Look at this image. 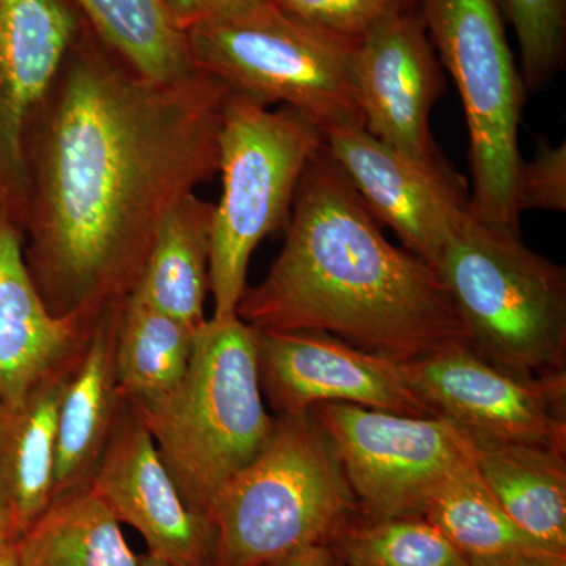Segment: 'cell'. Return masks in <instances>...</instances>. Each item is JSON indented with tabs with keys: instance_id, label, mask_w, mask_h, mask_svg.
<instances>
[{
	"instance_id": "obj_1",
	"label": "cell",
	"mask_w": 566,
	"mask_h": 566,
	"mask_svg": "<svg viewBox=\"0 0 566 566\" xmlns=\"http://www.w3.org/2000/svg\"><path fill=\"white\" fill-rule=\"evenodd\" d=\"M229 95L199 69L142 76L82 20L25 159V262L52 314L96 318L133 293L164 218L218 174Z\"/></svg>"
},
{
	"instance_id": "obj_2",
	"label": "cell",
	"mask_w": 566,
	"mask_h": 566,
	"mask_svg": "<svg viewBox=\"0 0 566 566\" xmlns=\"http://www.w3.org/2000/svg\"><path fill=\"white\" fill-rule=\"evenodd\" d=\"M285 230L270 273L238 305L252 329L326 334L398 364L468 345L438 271L387 240L323 145Z\"/></svg>"
},
{
	"instance_id": "obj_3",
	"label": "cell",
	"mask_w": 566,
	"mask_h": 566,
	"mask_svg": "<svg viewBox=\"0 0 566 566\" xmlns=\"http://www.w3.org/2000/svg\"><path fill=\"white\" fill-rule=\"evenodd\" d=\"M134 409L182 501L210 521L214 499L260 455L274 430L260 387L255 331L238 316L208 319L193 338L180 386Z\"/></svg>"
},
{
	"instance_id": "obj_4",
	"label": "cell",
	"mask_w": 566,
	"mask_h": 566,
	"mask_svg": "<svg viewBox=\"0 0 566 566\" xmlns=\"http://www.w3.org/2000/svg\"><path fill=\"white\" fill-rule=\"evenodd\" d=\"M360 516L340 458L312 411L277 416L260 455L212 502L214 566H266L331 546Z\"/></svg>"
},
{
	"instance_id": "obj_5",
	"label": "cell",
	"mask_w": 566,
	"mask_h": 566,
	"mask_svg": "<svg viewBox=\"0 0 566 566\" xmlns=\"http://www.w3.org/2000/svg\"><path fill=\"white\" fill-rule=\"evenodd\" d=\"M468 345L523 376L566 374V271L469 214L434 264Z\"/></svg>"
},
{
	"instance_id": "obj_6",
	"label": "cell",
	"mask_w": 566,
	"mask_h": 566,
	"mask_svg": "<svg viewBox=\"0 0 566 566\" xmlns=\"http://www.w3.org/2000/svg\"><path fill=\"white\" fill-rule=\"evenodd\" d=\"M323 133L303 112L230 93L219 132L221 202L211 230V319L237 318L249 262L264 238L286 229L294 193Z\"/></svg>"
},
{
	"instance_id": "obj_7",
	"label": "cell",
	"mask_w": 566,
	"mask_h": 566,
	"mask_svg": "<svg viewBox=\"0 0 566 566\" xmlns=\"http://www.w3.org/2000/svg\"><path fill=\"white\" fill-rule=\"evenodd\" d=\"M197 69L230 93L270 107H293L319 129L364 126L357 91V51L290 17L273 2L186 31Z\"/></svg>"
},
{
	"instance_id": "obj_8",
	"label": "cell",
	"mask_w": 566,
	"mask_h": 566,
	"mask_svg": "<svg viewBox=\"0 0 566 566\" xmlns=\"http://www.w3.org/2000/svg\"><path fill=\"white\" fill-rule=\"evenodd\" d=\"M442 65L455 81L469 129L471 214L521 234L515 178L521 163L523 77L506 41L497 0H416Z\"/></svg>"
},
{
	"instance_id": "obj_9",
	"label": "cell",
	"mask_w": 566,
	"mask_h": 566,
	"mask_svg": "<svg viewBox=\"0 0 566 566\" xmlns=\"http://www.w3.org/2000/svg\"><path fill=\"white\" fill-rule=\"evenodd\" d=\"M311 411L333 441L365 517L420 515L442 483L472 464L468 438L442 417L346 403Z\"/></svg>"
},
{
	"instance_id": "obj_10",
	"label": "cell",
	"mask_w": 566,
	"mask_h": 566,
	"mask_svg": "<svg viewBox=\"0 0 566 566\" xmlns=\"http://www.w3.org/2000/svg\"><path fill=\"white\" fill-rule=\"evenodd\" d=\"M401 367L434 416L455 424L469 441L566 453V374H512L465 344Z\"/></svg>"
},
{
	"instance_id": "obj_11",
	"label": "cell",
	"mask_w": 566,
	"mask_h": 566,
	"mask_svg": "<svg viewBox=\"0 0 566 566\" xmlns=\"http://www.w3.org/2000/svg\"><path fill=\"white\" fill-rule=\"evenodd\" d=\"M323 147L375 221L389 227L406 251L434 268L471 214V192L463 178L447 161L409 158L364 126L323 132Z\"/></svg>"
},
{
	"instance_id": "obj_12",
	"label": "cell",
	"mask_w": 566,
	"mask_h": 566,
	"mask_svg": "<svg viewBox=\"0 0 566 566\" xmlns=\"http://www.w3.org/2000/svg\"><path fill=\"white\" fill-rule=\"evenodd\" d=\"M253 331L260 387L277 416L303 415L316 405L346 403L436 417L409 385L401 364L326 334Z\"/></svg>"
},
{
	"instance_id": "obj_13",
	"label": "cell",
	"mask_w": 566,
	"mask_h": 566,
	"mask_svg": "<svg viewBox=\"0 0 566 566\" xmlns=\"http://www.w3.org/2000/svg\"><path fill=\"white\" fill-rule=\"evenodd\" d=\"M91 486L120 523L139 532L150 556L174 566H214V527L182 501L147 424L125 398Z\"/></svg>"
},
{
	"instance_id": "obj_14",
	"label": "cell",
	"mask_w": 566,
	"mask_h": 566,
	"mask_svg": "<svg viewBox=\"0 0 566 566\" xmlns=\"http://www.w3.org/2000/svg\"><path fill=\"white\" fill-rule=\"evenodd\" d=\"M357 91L371 136L417 161H446L430 132L441 65L415 7L381 22L359 44Z\"/></svg>"
},
{
	"instance_id": "obj_15",
	"label": "cell",
	"mask_w": 566,
	"mask_h": 566,
	"mask_svg": "<svg viewBox=\"0 0 566 566\" xmlns=\"http://www.w3.org/2000/svg\"><path fill=\"white\" fill-rule=\"evenodd\" d=\"M69 0H0V188L24 203L29 125L81 31Z\"/></svg>"
},
{
	"instance_id": "obj_16",
	"label": "cell",
	"mask_w": 566,
	"mask_h": 566,
	"mask_svg": "<svg viewBox=\"0 0 566 566\" xmlns=\"http://www.w3.org/2000/svg\"><path fill=\"white\" fill-rule=\"evenodd\" d=\"M96 318L52 314L29 271L20 230L0 214V401L14 408L80 356Z\"/></svg>"
},
{
	"instance_id": "obj_17",
	"label": "cell",
	"mask_w": 566,
	"mask_h": 566,
	"mask_svg": "<svg viewBox=\"0 0 566 566\" xmlns=\"http://www.w3.org/2000/svg\"><path fill=\"white\" fill-rule=\"evenodd\" d=\"M122 303L104 308L96 318L63 392L57 419L54 499L91 485L120 409L115 338Z\"/></svg>"
},
{
	"instance_id": "obj_18",
	"label": "cell",
	"mask_w": 566,
	"mask_h": 566,
	"mask_svg": "<svg viewBox=\"0 0 566 566\" xmlns=\"http://www.w3.org/2000/svg\"><path fill=\"white\" fill-rule=\"evenodd\" d=\"M77 359L46 376L20 405L7 409L0 430V504L18 538L54 501L59 409Z\"/></svg>"
},
{
	"instance_id": "obj_19",
	"label": "cell",
	"mask_w": 566,
	"mask_h": 566,
	"mask_svg": "<svg viewBox=\"0 0 566 566\" xmlns=\"http://www.w3.org/2000/svg\"><path fill=\"white\" fill-rule=\"evenodd\" d=\"M469 444L476 474L506 516L539 546L566 554V453L536 446Z\"/></svg>"
},
{
	"instance_id": "obj_20",
	"label": "cell",
	"mask_w": 566,
	"mask_h": 566,
	"mask_svg": "<svg viewBox=\"0 0 566 566\" xmlns=\"http://www.w3.org/2000/svg\"><path fill=\"white\" fill-rule=\"evenodd\" d=\"M214 208L193 192L175 205L159 226L132 293L193 331L208 322Z\"/></svg>"
},
{
	"instance_id": "obj_21",
	"label": "cell",
	"mask_w": 566,
	"mask_h": 566,
	"mask_svg": "<svg viewBox=\"0 0 566 566\" xmlns=\"http://www.w3.org/2000/svg\"><path fill=\"white\" fill-rule=\"evenodd\" d=\"M20 566H140L111 506L91 485L55 497L17 539Z\"/></svg>"
},
{
	"instance_id": "obj_22",
	"label": "cell",
	"mask_w": 566,
	"mask_h": 566,
	"mask_svg": "<svg viewBox=\"0 0 566 566\" xmlns=\"http://www.w3.org/2000/svg\"><path fill=\"white\" fill-rule=\"evenodd\" d=\"M197 331L145 304L123 300L115 338V368L122 397L134 408L174 392L191 360Z\"/></svg>"
},
{
	"instance_id": "obj_23",
	"label": "cell",
	"mask_w": 566,
	"mask_h": 566,
	"mask_svg": "<svg viewBox=\"0 0 566 566\" xmlns=\"http://www.w3.org/2000/svg\"><path fill=\"white\" fill-rule=\"evenodd\" d=\"M104 46L153 81H175L197 70L186 32L163 0H71Z\"/></svg>"
},
{
	"instance_id": "obj_24",
	"label": "cell",
	"mask_w": 566,
	"mask_h": 566,
	"mask_svg": "<svg viewBox=\"0 0 566 566\" xmlns=\"http://www.w3.org/2000/svg\"><path fill=\"white\" fill-rule=\"evenodd\" d=\"M420 516L468 558L546 549L506 516L476 474L474 464L442 483L430 495Z\"/></svg>"
},
{
	"instance_id": "obj_25",
	"label": "cell",
	"mask_w": 566,
	"mask_h": 566,
	"mask_svg": "<svg viewBox=\"0 0 566 566\" xmlns=\"http://www.w3.org/2000/svg\"><path fill=\"white\" fill-rule=\"evenodd\" d=\"M331 546L349 566H471L469 558L420 515H363Z\"/></svg>"
},
{
	"instance_id": "obj_26",
	"label": "cell",
	"mask_w": 566,
	"mask_h": 566,
	"mask_svg": "<svg viewBox=\"0 0 566 566\" xmlns=\"http://www.w3.org/2000/svg\"><path fill=\"white\" fill-rule=\"evenodd\" d=\"M515 31L521 54V77L528 92L538 91L564 69L566 0H497Z\"/></svg>"
},
{
	"instance_id": "obj_27",
	"label": "cell",
	"mask_w": 566,
	"mask_h": 566,
	"mask_svg": "<svg viewBox=\"0 0 566 566\" xmlns=\"http://www.w3.org/2000/svg\"><path fill=\"white\" fill-rule=\"evenodd\" d=\"M290 17L349 43L360 44L381 22L406 7L403 0H271Z\"/></svg>"
},
{
	"instance_id": "obj_28",
	"label": "cell",
	"mask_w": 566,
	"mask_h": 566,
	"mask_svg": "<svg viewBox=\"0 0 566 566\" xmlns=\"http://www.w3.org/2000/svg\"><path fill=\"white\" fill-rule=\"evenodd\" d=\"M517 214L566 210V145L539 144L531 161L521 159L515 178Z\"/></svg>"
},
{
	"instance_id": "obj_29",
	"label": "cell",
	"mask_w": 566,
	"mask_h": 566,
	"mask_svg": "<svg viewBox=\"0 0 566 566\" xmlns=\"http://www.w3.org/2000/svg\"><path fill=\"white\" fill-rule=\"evenodd\" d=\"M181 31H189L200 22L232 17L255 9L271 0H163Z\"/></svg>"
},
{
	"instance_id": "obj_30",
	"label": "cell",
	"mask_w": 566,
	"mask_h": 566,
	"mask_svg": "<svg viewBox=\"0 0 566 566\" xmlns=\"http://www.w3.org/2000/svg\"><path fill=\"white\" fill-rule=\"evenodd\" d=\"M471 566H566V554L538 549L505 556L469 558Z\"/></svg>"
},
{
	"instance_id": "obj_31",
	"label": "cell",
	"mask_w": 566,
	"mask_h": 566,
	"mask_svg": "<svg viewBox=\"0 0 566 566\" xmlns=\"http://www.w3.org/2000/svg\"><path fill=\"white\" fill-rule=\"evenodd\" d=\"M266 566H344L329 545L305 547Z\"/></svg>"
},
{
	"instance_id": "obj_32",
	"label": "cell",
	"mask_w": 566,
	"mask_h": 566,
	"mask_svg": "<svg viewBox=\"0 0 566 566\" xmlns=\"http://www.w3.org/2000/svg\"><path fill=\"white\" fill-rule=\"evenodd\" d=\"M17 532H14L13 524H11L9 513L0 504V546L17 543Z\"/></svg>"
},
{
	"instance_id": "obj_33",
	"label": "cell",
	"mask_w": 566,
	"mask_h": 566,
	"mask_svg": "<svg viewBox=\"0 0 566 566\" xmlns=\"http://www.w3.org/2000/svg\"><path fill=\"white\" fill-rule=\"evenodd\" d=\"M0 566H20V560H18L17 543L0 546Z\"/></svg>"
},
{
	"instance_id": "obj_34",
	"label": "cell",
	"mask_w": 566,
	"mask_h": 566,
	"mask_svg": "<svg viewBox=\"0 0 566 566\" xmlns=\"http://www.w3.org/2000/svg\"><path fill=\"white\" fill-rule=\"evenodd\" d=\"M140 566H174V565H170L169 562L163 560V558L150 556V554H145V556H140Z\"/></svg>"
},
{
	"instance_id": "obj_35",
	"label": "cell",
	"mask_w": 566,
	"mask_h": 566,
	"mask_svg": "<svg viewBox=\"0 0 566 566\" xmlns=\"http://www.w3.org/2000/svg\"><path fill=\"white\" fill-rule=\"evenodd\" d=\"M7 409L9 408L0 401V430H2V424L6 422Z\"/></svg>"
},
{
	"instance_id": "obj_36",
	"label": "cell",
	"mask_w": 566,
	"mask_h": 566,
	"mask_svg": "<svg viewBox=\"0 0 566 566\" xmlns=\"http://www.w3.org/2000/svg\"><path fill=\"white\" fill-rule=\"evenodd\" d=\"M406 7H415L416 0H403Z\"/></svg>"
},
{
	"instance_id": "obj_37",
	"label": "cell",
	"mask_w": 566,
	"mask_h": 566,
	"mask_svg": "<svg viewBox=\"0 0 566 566\" xmlns=\"http://www.w3.org/2000/svg\"><path fill=\"white\" fill-rule=\"evenodd\" d=\"M342 564H344V562H342ZM344 566H349V565H345V564H344Z\"/></svg>"
},
{
	"instance_id": "obj_38",
	"label": "cell",
	"mask_w": 566,
	"mask_h": 566,
	"mask_svg": "<svg viewBox=\"0 0 566 566\" xmlns=\"http://www.w3.org/2000/svg\"><path fill=\"white\" fill-rule=\"evenodd\" d=\"M0 191H2V188H0Z\"/></svg>"
}]
</instances>
